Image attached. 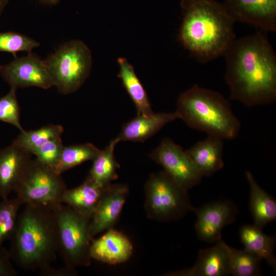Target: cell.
I'll return each mask as SVG.
<instances>
[{
    "mask_svg": "<svg viewBox=\"0 0 276 276\" xmlns=\"http://www.w3.org/2000/svg\"><path fill=\"white\" fill-rule=\"evenodd\" d=\"M230 99L246 106L276 100V55L262 31L236 39L223 55Z\"/></svg>",
    "mask_w": 276,
    "mask_h": 276,
    "instance_id": "1",
    "label": "cell"
},
{
    "mask_svg": "<svg viewBox=\"0 0 276 276\" xmlns=\"http://www.w3.org/2000/svg\"><path fill=\"white\" fill-rule=\"evenodd\" d=\"M183 18L179 40L200 63L221 56L236 39L235 21L216 0H181Z\"/></svg>",
    "mask_w": 276,
    "mask_h": 276,
    "instance_id": "2",
    "label": "cell"
},
{
    "mask_svg": "<svg viewBox=\"0 0 276 276\" xmlns=\"http://www.w3.org/2000/svg\"><path fill=\"white\" fill-rule=\"evenodd\" d=\"M10 239V258L21 268L39 270L42 275L52 267L58 252L55 205L25 204Z\"/></svg>",
    "mask_w": 276,
    "mask_h": 276,
    "instance_id": "3",
    "label": "cell"
},
{
    "mask_svg": "<svg viewBox=\"0 0 276 276\" xmlns=\"http://www.w3.org/2000/svg\"><path fill=\"white\" fill-rule=\"evenodd\" d=\"M175 112L190 128L223 140L236 139L241 129L230 102L219 93L197 84L180 94Z\"/></svg>",
    "mask_w": 276,
    "mask_h": 276,
    "instance_id": "4",
    "label": "cell"
},
{
    "mask_svg": "<svg viewBox=\"0 0 276 276\" xmlns=\"http://www.w3.org/2000/svg\"><path fill=\"white\" fill-rule=\"evenodd\" d=\"M59 250L64 267L76 274L78 267L90 265V235L91 217L82 215L70 206L59 203L55 205Z\"/></svg>",
    "mask_w": 276,
    "mask_h": 276,
    "instance_id": "5",
    "label": "cell"
},
{
    "mask_svg": "<svg viewBox=\"0 0 276 276\" xmlns=\"http://www.w3.org/2000/svg\"><path fill=\"white\" fill-rule=\"evenodd\" d=\"M44 61L54 86L63 95L73 93L83 85L93 64L90 49L78 39L61 45Z\"/></svg>",
    "mask_w": 276,
    "mask_h": 276,
    "instance_id": "6",
    "label": "cell"
},
{
    "mask_svg": "<svg viewBox=\"0 0 276 276\" xmlns=\"http://www.w3.org/2000/svg\"><path fill=\"white\" fill-rule=\"evenodd\" d=\"M144 189L145 209L150 219L162 222L176 221L193 210L188 191L164 170L151 174Z\"/></svg>",
    "mask_w": 276,
    "mask_h": 276,
    "instance_id": "7",
    "label": "cell"
},
{
    "mask_svg": "<svg viewBox=\"0 0 276 276\" xmlns=\"http://www.w3.org/2000/svg\"><path fill=\"white\" fill-rule=\"evenodd\" d=\"M67 189L61 174L36 158L32 159L14 192L23 204L53 206Z\"/></svg>",
    "mask_w": 276,
    "mask_h": 276,
    "instance_id": "8",
    "label": "cell"
},
{
    "mask_svg": "<svg viewBox=\"0 0 276 276\" xmlns=\"http://www.w3.org/2000/svg\"><path fill=\"white\" fill-rule=\"evenodd\" d=\"M149 156L187 191L201 181L202 176L186 150L170 139H163Z\"/></svg>",
    "mask_w": 276,
    "mask_h": 276,
    "instance_id": "9",
    "label": "cell"
},
{
    "mask_svg": "<svg viewBox=\"0 0 276 276\" xmlns=\"http://www.w3.org/2000/svg\"><path fill=\"white\" fill-rule=\"evenodd\" d=\"M0 74L11 87L17 89L34 86L48 89L54 86L44 60L32 52L0 65Z\"/></svg>",
    "mask_w": 276,
    "mask_h": 276,
    "instance_id": "10",
    "label": "cell"
},
{
    "mask_svg": "<svg viewBox=\"0 0 276 276\" xmlns=\"http://www.w3.org/2000/svg\"><path fill=\"white\" fill-rule=\"evenodd\" d=\"M197 217L195 228L198 238L204 242L213 243L221 239L224 227L233 223L237 209L230 201L212 202L199 208H193Z\"/></svg>",
    "mask_w": 276,
    "mask_h": 276,
    "instance_id": "11",
    "label": "cell"
},
{
    "mask_svg": "<svg viewBox=\"0 0 276 276\" xmlns=\"http://www.w3.org/2000/svg\"><path fill=\"white\" fill-rule=\"evenodd\" d=\"M223 4L235 22L251 24L265 32L276 31V0H225Z\"/></svg>",
    "mask_w": 276,
    "mask_h": 276,
    "instance_id": "12",
    "label": "cell"
},
{
    "mask_svg": "<svg viewBox=\"0 0 276 276\" xmlns=\"http://www.w3.org/2000/svg\"><path fill=\"white\" fill-rule=\"evenodd\" d=\"M129 194V187L123 183L107 186L90 219V235H97L113 228Z\"/></svg>",
    "mask_w": 276,
    "mask_h": 276,
    "instance_id": "13",
    "label": "cell"
},
{
    "mask_svg": "<svg viewBox=\"0 0 276 276\" xmlns=\"http://www.w3.org/2000/svg\"><path fill=\"white\" fill-rule=\"evenodd\" d=\"M229 246L221 239L210 248L200 250L191 268L169 272L167 276H224L229 274Z\"/></svg>",
    "mask_w": 276,
    "mask_h": 276,
    "instance_id": "14",
    "label": "cell"
},
{
    "mask_svg": "<svg viewBox=\"0 0 276 276\" xmlns=\"http://www.w3.org/2000/svg\"><path fill=\"white\" fill-rule=\"evenodd\" d=\"M32 154L12 144L0 150V197L9 198L14 192L32 160Z\"/></svg>",
    "mask_w": 276,
    "mask_h": 276,
    "instance_id": "15",
    "label": "cell"
},
{
    "mask_svg": "<svg viewBox=\"0 0 276 276\" xmlns=\"http://www.w3.org/2000/svg\"><path fill=\"white\" fill-rule=\"evenodd\" d=\"M133 249L129 239L112 228L105 231L100 237L92 240L90 254L92 259L114 265L129 260Z\"/></svg>",
    "mask_w": 276,
    "mask_h": 276,
    "instance_id": "16",
    "label": "cell"
},
{
    "mask_svg": "<svg viewBox=\"0 0 276 276\" xmlns=\"http://www.w3.org/2000/svg\"><path fill=\"white\" fill-rule=\"evenodd\" d=\"M178 119L175 112L153 113L149 116L137 115L125 123L116 138L120 141L144 142L165 125Z\"/></svg>",
    "mask_w": 276,
    "mask_h": 276,
    "instance_id": "17",
    "label": "cell"
},
{
    "mask_svg": "<svg viewBox=\"0 0 276 276\" xmlns=\"http://www.w3.org/2000/svg\"><path fill=\"white\" fill-rule=\"evenodd\" d=\"M223 140L208 135L186 150L202 177L210 176L223 167Z\"/></svg>",
    "mask_w": 276,
    "mask_h": 276,
    "instance_id": "18",
    "label": "cell"
},
{
    "mask_svg": "<svg viewBox=\"0 0 276 276\" xmlns=\"http://www.w3.org/2000/svg\"><path fill=\"white\" fill-rule=\"evenodd\" d=\"M105 187L99 186L87 177L80 186L73 189L67 188L60 202L82 215L91 217Z\"/></svg>",
    "mask_w": 276,
    "mask_h": 276,
    "instance_id": "19",
    "label": "cell"
},
{
    "mask_svg": "<svg viewBox=\"0 0 276 276\" xmlns=\"http://www.w3.org/2000/svg\"><path fill=\"white\" fill-rule=\"evenodd\" d=\"M245 176L250 188L249 208L254 225L262 229L276 219V201L259 185L250 171H246Z\"/></svg>",
    "mask_w": 276,
    "mask_h": 276,
    "instance_id": "20",
    "label": "cell"
},
{
    "mask_svg": "<svg viewBox=\"0 0 276 276\" xmlns=\"http://www.w3.org/2000/svg\"><path fill=\"white\" fill-rule=\"evenodd\" d=\"M239 235L244 249L265 260L275 270L276 258L274 254L275 236L266 235L261 228L254 224L242 226L239 231Z\"/></svg>",
    "mask_w": 276,
    "mask_h": 276,
    "instance_id": "21",
    "label": "cell"
},
{
    "mask_svg": "<svg viewBox=\"0 0 276 276\" xmlns=\"http://www.w3.org/2000/svg\"><path fill=\"white\" fill-rule=\"evenodd\" d=\"M118 63L120 67L119 77L133 101L137 115L149 116L153 113L147 93L136 76L132 65L127 59L119 57Z\"/></svg>",
    "mask_w": 276,
    "mask_h": 276,
    "instance_id": "22",
    "label": "cell"
},
{
    "mask_svg": "<svg viewBox=\"0 0 276 276\" xmlns=\"http://www.w3.org/2000/svg\"><path fill=\"white\" fill-rule=\"evenodd\" d=\"M119 142L116 137L112 140L93 160L87 177L100 187H106L118 177L117 171L120 166L114 157V150Z\"/></svg>",
    "mask_w": 276,
    "mask_h": 276,
    "instance_id": "23",
    "label": "cell"
},
{
    "mask_svg": "<svg viewBox=\"0 0 276 276\" xmlns=\"http://www.w3.org/2000/svg\"><path fill=\"white\" fill-rule=\"evenodd\" d=\"M100 151L89 143L64 146L60 159L54 170L61 174L86 161L93 160Z\"/></svg>",
    "mask_w": 276,
    "mask_h": 276,
    "instance_id": "24",
    "label": "cell"
},
{
    "mask_svg": "<svg viewBox=\"0 0 276 276\" xmlns=\"http://www.w3.org/2000/svg\"><path fill=\"white\" fill-rule=\"evenodd\" d=\"M63 131L61 125L54 124L48 125L36 130H24L20 131L13 143L32 154L35 149L45 143L60 137Z\"/></svg>",
    "mask_w": 276,
    "mask_h": 276,
    "instance_id": "25",
    "label": "cell"
},
{
    "mask_svg": "<svg viewBox=\"0 0 276 276\" xmlns=\"http://www.w3.org/2000/svg\"><path fill=\"white\" fill-rule=\"evenodd\" d=\"M229 274L234 276H258L261 274L262 259L247 249L229 246Z\"/></svg>",
    "mask_w": 276,
    "mask_h": 276,
    "instance_id": "26",
    "label": "cell"
},
{
    "mask_svg": "<svg viewBox=\"0 0 276 276\" xmlns=\"http://www.w3.org/2000/svg\"><path fill=\"white\" fill-rule=\"evenodd\" d=\"M22 205L16 196L2 199L0 202V249L3 248L4 242L11 238Z\"/></svg>",
    "mask_w": 276,
    "mask_h": 276,
    "instance_id": "27",
    "label": "cell"
},
{
    "mask_svg": "<svg viewBox=\"0 0 276 276\" xmlns=\"http://www.w3.org/2000/svg\"><path fill=\"white\" fill-rule=\"evenodd\" d=\"M39 45L38 41L19 33L14 32L0 33V52L10 53L15 57L17 52L31 53Z\"/></svg>",
    "mask_w": 276,
    "mask_h": 276,
    "instance_id": "28",
    "label": "cell"
},
{
    "mask_svg": "<svg viewBox=\"0 0 276 276\" xmlns=\"http://www.w3.org/2000/svg\"><path fill=\"white\" fill-rule=\"evenodd\" d=\"M16 90L17 88L11 87L9 91L0 98V121L10 124L22 131L24 129L20 122Z\"/></svg>",
    "mask_w": 276,
    "mask_h": 276,
    "instance_id": "29",
    "label": "cell"
},
{
    "mask_svg": "<svg viewBox=\"0 0 276 276\" xmlns=\"http://www.w3.org/2000/svg\"><path fill=\"white\" fill-rule=\"evenodd\" d=\"M63 148L61 136L57 137L35 149L32 154L38 160L54 169L60 159Z\"/></svg>",
    "mask_w": 276,
    "mask_h": 276,
    "instance_id": "30",
    "label": "cell"
},
{
    "mask_svg": "<svg viewBox=\"0 0 276 276\" xmlns=\"http://www.w3.org/2000/svg\"><path fill=\"white\" fill-rule=\"evenodd\" d=\"M9 251L0 249V276H15L17 272L11 262Z\"/></svg>",
    "mask_w": 276,
    "mask_h": 276,
    "instance_id": "31",
    "label": "cell"
},
{
    "mask_svg": "<svg viewBox=\"0 0 276 276\" xmlns=\"http://www.w3.org/2000/svg\"><path fill=\"white\" fill-rule=\"evenodd\" d=\"M42 4L50 6L56 5L59 4L61 0H38Z\"/></svg>",
    "mask_w": 276,
    "mask_h": 276,
    "instance_id": "32",
    "label": "cell"
},
{
    "mask_svg": "<svg viewBox=\"0 0 276 276\" xmlns=\"http://www.w3.org/2000/svg\"><path fill=\"white\" fill-rule=\"evenodd\" d=\"M9 0H0V18Z\"/></svg>",
    "mask_w": 276,
    "mask_h": 276,
    "instance_id": "33",
    "label": "cell"
}]
</instances>
